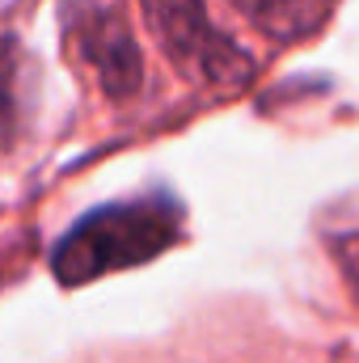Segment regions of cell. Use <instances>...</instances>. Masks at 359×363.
<instances>
[{"label": "cell", "instance_id": "3957f363", "mask_svg": "<svg viewBox=\"0 0 359 363\" xmlns=\"http://www.w3.org/2000/svg\"><path fill=\"white\" fill-rule=\"evenodd\" d=\"M77 43H81V55L93 64L106 97L127 101V97L140 93V85H144L140 47H136V38H131V30L123 26L118 13L85 4V13L77 17Z\"/></svg>", "mask_w": 359, "mask_h": 363}, {"label": "cell", "instance_id": "7a4b0ae2", "mask_svg": "<svg viewBox=\"0 0 359 363\" xmlns=\"http://www.w3.org/2000/svg\"><path fill=\"white\" fill-rule=\"evenodd\" d=\"M140 4L148 26L157 30V43L190 81L224 89L250 77V55L207 21L203 0H140Z\"/></svg>", "mask_w": 359, "mask_h": 363}, {"label": "cell", "instance_id": "5b68a950", "mask_svg": "<svg viewBox=\"0 0 359 363\" xmlns=\"http://www.w3.org/2000/svg\"><path fill=\"white\" fill-rule=\"evenodd\" d=\"M334 258H338V262H343V271L359 283V233L334 237Z\"/></svg>", "mask_w": 359, "mask_h": 363}, {"label": "cell", "instance_id": "277c9868", "mask_svg": "<svg viewBox=\"0 0 359 363\" xmlns=\"http://www.w3.org/2000/svg\"><path fill=\"white\" fill-rule=\"evenodd\" d=\"M263 34L292 43L304 38L317 21H321V0H233Z\"/></svg>", "mask_w": 359, "mask_h": 363}, {"label": "cell", "instance_id": "6da1fadb", "mask_svg": "<svg viewBox=\"0 0 359 363\" xmlns=\"http://www.w3.org/2000/svg\"><path fill=\"white\" fill-rule=\"evenodd\" d=\"M182 237V207L170 194L97 207L77 220L51 250V271L64 287H81L101 274L131 271L161 258Z\"/></svg>", "mask_w": 359, "mask_h": 363}]
</instances>
